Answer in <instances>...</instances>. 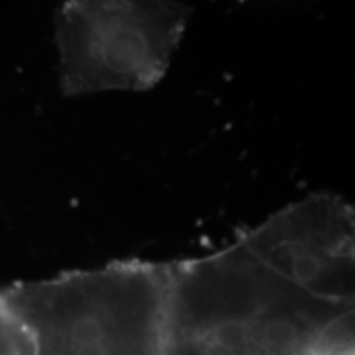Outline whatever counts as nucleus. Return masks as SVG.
Instances as JSON below:
<instances>
[{"label":"nucleus","mask_w":355,"mask_h":355,"mask_svg":"<svg viewBox=\"0 0 355 355\" xmlns=\"http://www.w3.org/2000/svg\"><path fill=\"white\" fill-rule=\"evenodd\" d=\"M165 355H311L354 304L311 295L242 235L201 259L168 263Z\"/></svg>","instance_id":"obj_1"},{"label":"nucleus","mask_w":355,"mask_h":355,"mask_svg":"<svg viewBox=\"0 0 355 355\" xmlns=\"http://www.w3.org/2000/svg\"><path fill=\"white\" fill-rule=\"evenodd\" d=\"M0 291L35 355H165L168 263L117 261Z\"/></svg>","instance_id":"obj_2"},{"label":"nucleus","mask_w":355,"mask_h":355,"mask_svg":"<svg viewBox=\"0 0 355 355\" xmlns=\"http://www.w3.org/2000/svg\"><path fill=\"white\" fill-rule=\"evenodd\" d=\"M189 15L181 0H64L55 24L61 89L78 97L155 87Z\"/></svg>","instance_id":"obj_3"},{"label":"nucleus","mask_w":355,"mask_h":355,"mask_svg":"<svg viewBox=\"0 0 355 355\" xmlns=\"http://www.w3.org/2000/svg\"><path fill=\"white\" fill-rule=\"evenodd\" d=\"M242 237L311 295L354 304V211L340 198L314 194Z\"/></svg>","instance_id":"obj_4"},{"label":"nucleus","mask_w":355,"mask_h":355,"mask_svg":"<svg viewBox=\"0 0 355 355\" xmlns=\"http://www.w3.org/2000/svg\"><path fill=\"white\" fill-rule=\"evenodd\" d=\"M0 355H35L32 336L7 304L2 291H0Z\"/></svg>","instance_id":"obj_5"}]
</instances>
